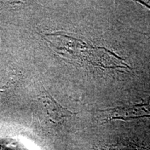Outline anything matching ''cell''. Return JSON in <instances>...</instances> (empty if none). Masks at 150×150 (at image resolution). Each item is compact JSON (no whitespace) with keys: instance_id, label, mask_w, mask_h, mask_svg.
Segmentation results:
<instances>
[{"instance_id":"obj_1","label":"cell","mask_w":150,"mask_h":150,"mask_svg":"<svg viewBox=\"0 0 150 150\" xmlns=\"http://www.w3.org/2000/svg\"><path fill=\"white\" fill-rule=\"evenodd\" d=\"M108 110L110 111L108 114L109 120L121 119L127 120L134 118L150 117V102L145 104L117 107Z\"/></svg>"},{"instance_id":"obj_2","label":"cell","mask_w":150,"mask_h":150,"mask_svg":"<svg viewBox=\"0 0 150 150\" xmlns=\"http://www.w3.org/2000/svg\"><path fill=\"white\" fill-rule=\"evenodd\" d=\"M42 100L47 113L53 120H60L65 117H70L74 114L70 110L60 105L45 89H44Z\"/></svg>"},{"instance_id":"obj_3","label":"cell","mask_w":150,"mask_h":150,"mask_svg":"<svg viewBox=\"0 0 150 150\" xmlns=\"http://www.w3.org/2000/svg\"><path fill=\"white\" fill-rule=\"evenodd\" d=\"M21 77V74L16 70L11 69L7 71L0 79V98L11 95L18 87Z\"/></svg>"}]
</instances>
